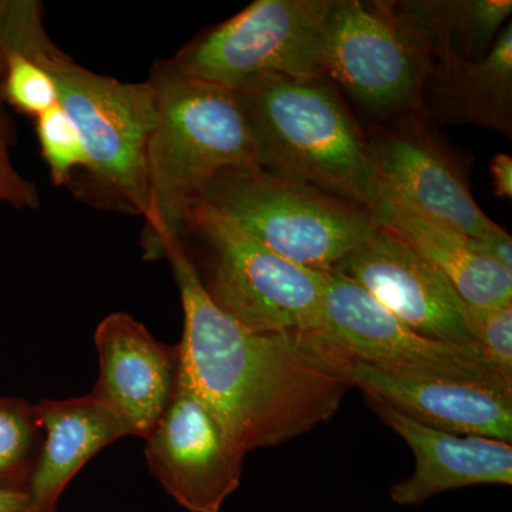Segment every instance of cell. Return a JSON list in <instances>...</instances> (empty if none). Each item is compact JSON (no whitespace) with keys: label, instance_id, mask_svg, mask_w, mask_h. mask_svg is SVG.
Segmentation results:
<instances>
[{"label":"cell","instance_id":"6da1fadb","mask_svg":"<svg viewBox=\"0 0 512 512\" xmlns=\"http://www.w3.org/2000/svg\"><path fill=\"white\" fill-rule=\"evenodd\" d=\"M184 311L180 369L247 456L332 419L352 359L326 332L259 333L222 312L178 241L165 249Z\"/></svg>","mask_w":512,"mask_h":512},{"label":"cell","instance_id":"7a4b0ae2","mask_svg":"<svg viewBox=\"0 0 512 512\" xmlns=\"http://www.w3.org/2000/svg\"><path fill=\"white\" fill-rule=\"evenodd\" d=\"M43 12L35 0H0V53H25L55 80L60 107L79 130L89 158V168L69 187L96 207L146 218L153 87L148 80L120 82L74 62L50 39Z\"/></svg>","mask_w":512,"mask_h":512},{"label":"cell","instance_id":"3957f363","mask_svg":"<svg viewBox=\"0 0 512 512\" xmlns=\"http://www.w3.org/2000/svg\"><path fill=\"white\" fill-rule=\"evenodd\" d=\"M156 124L148 138V214L144 259H164L165 249L184 242L191 211L211 181L229 168L258 167L244 107L234 90L191 79L157 62L148 76Z\"/></svg>","mask_w":512,"mask_h":512},{"label":"cell","instance_id":"277c9868","mask_svg":"<svg viewBox=\"0 0 512 512\" xmlns=\"http://www.w3.org/2000/svg\"><path fill=\"white\" fill-rule=\"evenodd\" d=\"M256 147L258 167L311 185L372 212L387 187L369 136L325 77H256L237 90Z\"/></svg>","mask_w":512,"mask_h":512},{"label":"cell","instance_id":"5b68a950","mask_svg":"<svg viewBox=\"0 0 512 512\" xmlns=\"http://www.w3.org/2000/svg\"><path fill=\"white\" fill-rule=\"evenodd\" d=\"M200 204L235 222L276 255L322 274L333 271L379 228L372 212L261 167L222 171Z\"/></svg>","mask_w":512,"mask_h":512},{"label":"cell","instance_id":"8992f818","mask_svg":"<svg viewBox=\"0 0 512 512\" xmlns=\"http://www.w3.org/2000/svg\"><path fill=\"white\" fill-rule=\"evenodd\" d=\"M431 37L407 2L336 0L322 47L323 77L383 120L423 117Z\"/></svg>","mask_w":512,"mask_h":512},{"label":"cell","instance_id":"52a82bcc","mask_svg":"<svg viewBox=\"0 0 512 512\" xmlns=\"http://www.w3.org/2000/svg\"><path fill=\"white\" fill-rule=\"evenodd\" d=\"M190 234L207 247L201 281L222 312L259 333L325 332V274L276 255L204 204L191 211Z\"/></svg>","mask_w":512,"mask_h":512},{"label":"cell","instance_id":"ba28073f","mask_svg":"<svg viewBox=\"0 0 512 512\" xmlns=\"http://www.w3.org/2000/svg\"><path fill=\"white\" fill-rule=\"evenodd\" d=\"M336 0H255L164 60L175 72L237 90L256 77L318 79Z\"/></svg>","mask_w":512,"mask_h":512},{"label":"cell","instance_id":"9c48e42d","mask_svg":"<svg viewBox=\"0 0 512 512\" xmlns=\"http://www.w3.org/2000/svg\"><path fill=\"white\" fill-rule=\"evenodd\" d=\"M323 319L329 338L355 362L396 375L483 384L512 396V377L491 366L477 345L419 335L335 271L325 272Z\"/></svg>","mask_w":512,"mask_h":512},{"label":"cell","instance_id":"30bf717a","mask_svg":"<svg viewBox=\"0 0 512 512\" xmlns=\"http://www.w3.org/2000/svg\"><path fill=\"white\" fill-rule=\"evenodd\" d=\"M151 474L190 512H220L238 490L245 454L178 370L170 406L146 439Z\"/></svg>","mask_w":512,"mask_h":512},{"label":"cell","instance_id":"8fae6325","mask_svg":"<svg viewBox=\"0 0 512 512\" xmlns=\"http://www.w3.org/2000/svg\"><path fill=\"white\" fill-rule=\"evenodd\" d=\"M333 271L365 289L419 335L476 345L467 330V303L456 288L436 266L380 225Z\"/></svg>","mask_w":512,"mask_h":512},{"label":"cell","instance_id":"7c38bea8","mask_svg":"<svg viewBox=\"0 0 512 512\" xmlns=\"http://www.w3.org/2000/svg\"><path fill=\"white\" fill-rule=\"evenodd\" d=\"M369 140L377 173L407 207L473 239L494 227L471 195L457 157L423 117H400Z\"/></svg>","mask_w":512,"mask_h":512},{"label":"cell","instance_id":"4fadbf2b","mask_svg":"<svg viewBox=\"0 0 512 512\" xmlns=\"http://www.w3.org/2000/svg\"><path fill=\"white\" fill-rule=\"evenodd\" d=\"M100 373L92 393L128 434L146 440L173 400L180 348L167 345L124 312L106 316L94 333Z\"/></svg>","mask_w":512,"mask_h":512},{"label":"cell","instance_id":"5bb4252c","mask_svg":"<svg viewBox=\"0 0 512 512\" xmlns=\"http://www.w3.org/2000/svg\"><path fill=\"white\" fill-rule=\"evenodd\" d=\"M349 379L365 396L430 429L511 443V394L463 380L396 375L355 360Z\"/></svg>","mask_w":512,"mask_h":512},{"label":"cell","instance_id":"9a60e30c","mask_svg":"<svg viewBox=\"0 0 512 512\" xmlns=\"http://www.w3.org/2000/svg\"><path fill=\"white\" fill-rule=\"evenodd\" d=\"M366 400L376 416L406 441L416 461L412 476L390 490L393 503L413 507L457 488L512 484L511 443L430 429L376 397Z\"/></svg>","mask_w":512,"mask_h":512},{"label":"cell","instance_id":"2e32d148","mask_svg":"<svg viewBox=\"0 0 512 512\" xmlns=\"http://www.w3.org/2000/svg\"><path fill=\"white\" fill-rule=\"evenodd\" d=\"M423 119L441 126H473L512 134V25L501 30L493 49L467 60L448 42L434 46L424 84Z\"/></svg>","mask_w":512,"mask_h":512},{"label":"cell","instance_id":"e0dca14e","mask_svg":"<svg viewBox=\"0 0 512 512\" xmlns=\"http://www.w3.org/2000/svg\"><path fill=\"white\" fill-rule=\"evenodd\" d=\"M43 431L42 450L29 494L43 512H56L67 485L103 448L130 436L109 407L92 393L36 404Z\"/></svg>","mask_w":512,"mask_h":512},{"label":"cell","instance_id":"ac0fdd59","mask_svg":"<svg viewBox=\"0 0 512 512\" xmlns=\"http://www.w3.org/2000/svg\"><path fill=\"white\" fill-rule=\"evenodd\" d=\"M373 217L446 276L467 305L512 303V272L478 254L473 238L423 217L387 188Z\"/></svg>","mask_w":512,"mask_h":512},{"label":"cell","instance_id":"d6986e66","mask_svg":"<svg viewBox=\"0 0 512 512\" xmlns=\"http://www.w3.org/2000/svg\"><path fill=\"white\" fill-rule=\"evenodd\" d=\"M407 5L429 33L433 49L448 42L467 60L490 53L512 13L511 0H413Z\"/></svg>","mask_w":512,"mask_h":512},{"label":"cell","instance_id":"ffe728a7","mask_svg":"<svg viewBox=\"0 0 512 512\" xmlns=\"http://www.w3.org/2000/svg\"><path fill=\"white\" fill-rule=\"evenodd\" d=\"M42 443L36 404L0 397V487L29 491Z\"/></svg>","mask_w":512,"mask_h":512},{"label":"cell","instance_id":"44dd1931","mask_svg":"<svg viewBox=\"0 0 512 512\" xmlns=\"http://www.w3.org/2000/svg\"><path fill=\"white\" fill-rule=\"evenodd\" d=\"M35 120L37 141L49 168L50 180L57 187H69L77 175L89 168V158L79 130L60 104Z\"/></svg>","mask_w":512,"mask_h":512},{"label":"cell","instance_id":"7402d4cb","mask_svg":"<svg viewBox=\"0 0 512 512\" xmlns=\"http://www.w3.org/2000/svg\"><path fill=\"white\" fill-rule=\"evenodd\" d=\"M0 59V99L6 106L36 119L59 104L55 80L33 57L22 52H3Z\"/></svg>","mask_w":512,"mask_h":512},{"label":"cell","instance_id":"603a6c76","mask_svg":"<svg viewBox=\"0 0 512 512\" xmlns=\"http://www.w3.org/2000/svg\"><path fill=\"white\" fill-rule=\"evenodd\" d=\"M466 325L488 363L512 377V303L466 305Z\"/></svg>","mask_w":512,"mask_h":512},{"label":"cell","instance_id":"cb8c5ba5","mask_svg":"<svg viewBox=\"0 0 512 512\" xmlns=\"http://www.w3.org/2000/svg\"><path fill=\"white\" fill-rule=\"evenodd\" d=\"M16 141L15 121L8 106L0 99V204L18 211H36L42 202L39 188L16 170L10 157V148Z\"/></svg>","mask_w":512,"mask_h":512},{"label":"cell","instance_id":"d4e9b609","mask_svg":"<svg viewBox=\"0 0 512 512\" xmlns=\"http://www.w3.org/2000/svg\"><path fill=\"white\" fill-rule=\"evenodd\" d=\"M473 248L512 272V237L500 225L495 224L483 237L473 239Z\"/></svg>","mask_w":512,"mask_h":512},{"label":"cell","instance_id":"484cf974","mask_svg":"<svg viewBox=\"0 0 512 512\" xmlns=\"http://www.w3.org/2000/svg\"><path fill=\"white\" fill-rule=\"evenodd\" d=\"M494 194L500 198H512V158L507 154H495L490 163Z\"/></svg>","mask_w":512,"mask_h":512},{"label":"cell","instance_id":"4316f807","mask_svg":"<svg viewBox=\"0 0 512 512\" xmlns=\"http://www.w3.org/2000/svg\"><path fill=\"white\" fill-rule=\"evenodd\" d=\"M0 512H43L36 507L29 491L0 487Z\"/></svg>","mask_w":512,"mask_h":512},{"label":"cell","instance_id":"83f0119b","mask_svg":"<svg viewBox=\"0 0 512 512\" xmlns=\"http://www.w3.org/2000/svg\"><path fill=\"white\" fill-rule=\"evenodd\" d=\"M2 69H3V64H2V59H0V74H2Z\"/></svg>","mask_w":512,"mask_h":512}]
</instances>
